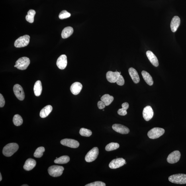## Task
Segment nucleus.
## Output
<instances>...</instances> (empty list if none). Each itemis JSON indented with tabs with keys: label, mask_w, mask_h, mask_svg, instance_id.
Returning <instances> with one entry per match:
<instances>
[{
	"label": "nucleus",
	"mask_w": 186,
	"mask_h": 186,
	"mask_svg": "<svg viewBox=\"0 0 186 186\" xmlns=\"http://www.w3.org/2000/svg\"><path fill=\"white\" fill-rule=\"evenodd\" d=\"M83 88V85L79 82H75L71 86L70 89L71 93L73 95H76L79 94Z\"/></svg>",
	"instance_id": "obj_16"
},
{
	"label": "nucleus",
	"mask_w": 186,
	"mask_h": 186,
	"mask_svg": "<svg viewBox=\"0 0 186 186\" xmlns=\"http://www.w3.org/2000/svg\"><path fill=\"white\" fill-rule=\"evenodd\" d=\"M121 74L118 71H109L106 73V78L110 83H115Z\"/></svg>",
	"instance_id": "obj_14"
},
{
	"label": "nucleus",
	"mask_w": 186,
	"mask_h": 186,
	"mask_svg": "<svg viewBox=\"0 0 186 186\" xmlns=\"http://www.w3.org/2000/svg\"><path fill=\"white\" fill-rule=\"evenodd\" d=\"M70 159V158L68 156H62L56 159L54 161V162L58 164H66L69 162Z\"/></svg>",
	"instance_id": "obj_26"
},
{
	"label": "nucleus",
	"mask_w": 186,
	"mask_h": 186,
	"mask_svg": "<svg viewBox=\"0 0 186 186\" xmlns=\"http://www.w3.org/2000/svg\"><path fill=\"white\" fill-rule=\"evenodd\" d=\"M2 176L1 173H0V181H1L2 180Z\"/></svg>",
	"instance_id": "obj_38"
},
{
	"label": "nucleus",
	"mask_w": 186,
	"mask_h": 186,
	"mask_svg": "<svg viewBox=\"0 0 186 186\" xmlns=\"http://www.w3.org/2000/svg\"><path fill=\"white\" fill-rule=\"evenodd\" d=\"M165 130L163 129L160 128H154L148 132V136L149 138L152 139L158 138L164 134Z\"/></svg>",
	"instance_id": "obj_5"
},
{
	"label": "nucleus",
	"mask_w": 186,
	"mask_h": 186,
	"mask_svg": "<svg viewBox=\"0 0 186 186\" xmlns=\"http://www.w3.org/2000/svg\"><path fill=\"white\" fill-rule=\"evenodd\" d=\"M141 73L143 78L146 82L149 85H152L153 84V81L150 75L145 71H142Z\"/></svg>",
	"instance_id": "obj_24"
},
{
	"label": "nucleus",
	"mask_w": 186,
	"mask_h": 186,
	"mask_svg": "<svg viewBox=\"0 0 186 186\" xmlns=\"http://www.w3.org/2000/svg\"><path fill=\"white\" fill-rule=\"evenodd\" d=\"M146 55L149 60L153 66L156 67L158 66L159 61L156 55L151 51L149 50L147 51Z\"/></svg>",
	"instance_id": "obj_17"
},
{
	"label": "nucleus",
	"mask_w": 186,
	"mask_h": 186,
	"mask_svg": "<svg viewBox=\"0 0 186 186\" xmlns=\"http://www.w3.org/2000/svg\"><path fill=\"white\" fill-rule=\"evenodd\" d=\"M119 146V144L118 143L112 142L107 145L105 149L107 151H113L118 149Z\"/></svg>",
	"instance_id": "obj_30"
},
{
	"label": "nucleus",
	"mask_w": 186,
	"mask_h": 186,
	"mask_svg": "<svg viewBox=\"0 0 186 186\" xmlns=\"http://www.w3.org/2000/svg\"><path fill=\"white\" fill-rule=\"evenodd\" d=\"M13 122L14 125L16 126H19L23 123V120L21 116L19 114H16L14 116Z\"/></svg>",
	"instance_id": "obj_29"
},
{
	"label": "nucleus",
	"mask_w": 186,
	"mask_h": 186,
	"mask_svg": "<svg viewBox=\"0 0 186 186\" xmlns=\"http://www.w3.org/2000/svg\"><path fill=\"white\" fill-rule=\"evenodd\" d=\"M34 95L36 96H39L41 94L42 91V86L41 82L40 81H37L34 84Z\"/></svg>",
	"instance_id": "obj_22"
},
{
	"label": "nucleus",
	"mask_w": 186,
	"mask_h": 186,
	"mask_svg": "<svg viewBox=\"0 0 186 186\" xmlns=\"http://www.w3.org/2000/svg\"><path fill=\"white\" fill-rule=\"evenodd\" d=\"M98 107L99 109H102L105 108L106 105L103 101H99L98 103Z\"/></svg>",
	"instance_id": "obj_37"
},
{
	"label": "nucleus",
	"mask_w": 186,
	"mask_h": 186,
	"mask_svg": "<svg viewBox=\"0 0 186 186\" xmlns=\"http://www.w3.org/2000/svg\"><path fill=\"white\" fill-rule=\"evenodd\" d=\"M61 144L71 148H76L79 146V143L78 141L72 139H65L60 141Z\"/></svg>",
	"instance_id": "obj_10"
},
{
	"label": "nucleus",
	"mask_w": 186,
	"mask_h": 186,
	"mask_svg": "<svg viewBox=\"0 0 186 186\" xmlns=\"http://www.w3.org/2000/svg\"><path fill=\"white\" fill-rule=\"evenodd\" d=\"M79 134L81 136L89 137L92 134V132L90 130L84 128H82L79 131Z\"/></svg>",
	"instance_id": "obj_32"
},
{
	"label": "nucleus",
	"mask_w": 186,
	"mask_h": 186,
	"mask_svg": "<svg viewBox=\"0 0 186 186\" xmlns=\"http://www.w3.org/2000/svg\"><path fill=\"white\" fill-rule=\"evenodd\" d=\"M122 107L121 109H120L118 110V113L120 116H125L127 113L126 110L129 107V104L127 103H124L122 104Z\"/></svg>",
	"instance_id": "obj_28"
},
{
	"label": "nucleus",
	"mask_w": 186,
	"mask_h": 186,
	"mask_svg": "<svg viewBox=\"0 0 186 186\" xmlns=\"http://www.w3.org/2000/svg\"><path fill=\"white\" fill-rule=\"evenodd\" d=\"M36 164V161L34 159L29 158L26 161L24 165V169L25 170L29 171L33 169Z\"/></svg>",
	"instance_id": "obj_19"
},
{
	"label": "nucleus",
	"mask_w": 186,
	"mask_h": 186,
	"mask_svg": "<svg viewBox=\"0 0 186 186\" xmlns=\"http://www.w3.org/2000/svg\"><path fill=\"white\" fill-rule=\"evenodd\" d=\"M28 186V185H22V186Z\"/></svg>",
	"instance_id": "obj_39"
},
{
	"label": "nucleus",
	"mask_w": 186,
	"mask_h": 186,
	"mask_svg": "<svg viewBox=\"0 0 186 186\" xmlns=\"http://www.w3.org/2000/svg\"><path fill=\"white\" fill-rule=\"evenodd\" d=\"M5 101L2 95L0 94V107L2 108L4 106Z\"/></svg>",
	"instance_id": "obj_36"
},
{
	"label": "nucleus",
	"mask_w": 186,
	"mask_h": 186,
	"mask_svg": "<svg viewBox=\"0 0 186 186\" xmlns=\"http://www.w3.org/2000/svg\"><path fill=\"white\" fill-rule=\"evenodd\" d=\"M118 85L122 86L124 84V80L123 77L122 75H120L116 81V82Z\"/></svg>",
	"instance_id": "obj_35"
},
{
	"label": "nucleus",
	"mask_w": 186,
	"mask_h": 186,
	"mask_svg": "<svg viewBox=\"0 0 186 186\" xmlns=\"http://www.w3.org/2000/svg\"><path fill=\"white\" fill-rule=\"evenodd\" d=\"M13 91L14 94L20 101H23L25 97V95L24 90L21 85L19 84H16L13 88Z\"/></svg>",
	"instance_id": "obj_8"
},
{
	"label": "nucleus",
	"mask_w": 186,
	"mask_h": 186,
	"mask_svg": "<svg viewBox=\"0 0 186 186\" xmlns=\"http://www.w3.org/2000/svg\"><path fill=\"white\" fill-rule=\"evenodd\" d=\"M126 161L122 158H118L112 160L109 164V167L111 169H116L126 164Z\"/></svg>",
	"instance_id": "obj_11"
},
{
	"label": "nucleus",
	"mask_w": 186,
	"mask_h": 186,
	"mask_svg": "<svg viewBox=\"0 0 186 186\" xmlns=\"http://www.w3.org/2000/svg\"><path fill=\"white\" fill-rule=\"evenodd\" d=\"M30 36L25 35L20 37L15 41L14 46L16 48H22L27 46L30 42Z\"/></svg>",
	"instance_id": "obj_6"
},
{
	"label": "nucleus",
	"mask_w": 186,
	"mask_h": 186,
	"mask_svg": "<svg viewBox=\"0 0 186 186\" xmlns=\"http://www.w3.org/2000/svg\"><path fill=\"white\" fill-rule=\"evenodd\" d=\"M45 151L44 147H41L37 149L35 152L34 153V156L35 158H40L43 155V153Z\"/></svg>",
	"instance_id": "obj_31"
},
{
	"label": "nucleus",
	"mask_w": 186,
	"mask_h": 186,
	"mask_svg": "<svg viewBox=\"0 0 186 186\" xmlns=\"http://www.w3.org/2000/svg\"><path fill=\"white\" fill-rule=\"evenodd\" d=\"M73 32V28L71 27H67L62 31L61 37L63 39H66L71 36Z\"/></svg>",
	"instance_id": "obj_23"
},
{
	"label": "nucleus",
	"mask_w": 186,
	"mask_h": 186,
	"mask_svg": "<svg viewBox=\"0 0 186 186\" xmlns=\"http://www.w3.org/2000/svg\"><path fill=\"white\" fill-rule=\"evenodd\" d=\"M19 146L17 144L15 143H10L4 147L3 153L6 157H11L17 152Z\"/></svg>",
	"instance_id": "obj_1"
},
{
	"label": "nucleus",
	"mask_w": 186,
	"mask_h": 186,
	"mask_svg": "<svg viewBox=\"0 0 186 186\" xmlns=\"http://www.w3.org/2000/svg\"><path fill=\"white\" fill-rule=\"evenodd\" d=\"M59 69L63 70L66 68L67 65V57L66 55H62L57 59L56 63Z\"/></svg>",
	"instance_id": "obj_15"
},
{
	"label": "nucleus",
	"mask_w": 186,
	"mask_h": 186,
	"mask_svg": "<svg viewBox=\"0 0 186 186\" xmlns=\"http://www.w3.org/2000/svg\"><path fill=\"white\" fill-rule=\"evenodd\" d=\"M180 24V19L177 16H175L171 22L170 27L172 31L175 32L177 31Z\"/></svg>",
	"instance_id": "obj_18"
},
{
	"label": "nucleus",
	"mask_w": 186,
	"mask_h": 186,
	"mask_svg": "<svg viewBox=\"0 0 186 186\" xmlns=\"http://www.w3.org/2000/svg\"><path fill=\"white\" fill-rule=\"evenodd\" d=\"M169 180L171 182L183 185L186 184V175L184 174H178L170 176Z\"/></svg>",
	"instance_id": "obj_2"
},
{
	"label": "nucleus",
	"mask_w": 186,
	"mask_h": 186,
	"mask_svg": "<svg viewBox=\"0 0 186 186\" xmlns=\"http://www.w3.org/2000/svg\"><path fill=\"white\" fill-rule=\"evenodd\" d=\"M101 100L105 104L106 106H108L113 101L114 97L109 94H105L101 97Z\"/></svg>",
	"instance_id": "obj_25"
},
{
	"label": "nucleus",
	"mask_w": 186,
	"mask_h": 186,
	"mask_svg": "<svg viewBox=\"0 0 186 186\" xmlns=\"http://www.w3.org/2000/svg\"><path fill=\"white\" fill-rule=\"evenodd\" d=\"M36 14V11L33 9H30L28 12L27 15L26 16V19L30 23H32L34 22V16Z\"/></svg>",
	"instance_id": "obj_27"
},
{
	"label": "nucleus",
	"mask_w": 186,
	"mask_h": 186,
	"mask_svg": "<svg viewBox=\"0 0 186 186\" xmlns=\"http://www.w3.org/2000/svg\"><path fill=\"white\" fill-rule=\"evenodd\" d=\"M154 115V112L150 106L145 107L143 111V116L144 120L148 121L152 118Z\"/></svg>",
	"instance_id": "obj_12"
},
{
	"label": "nucleus",
	"mask_w": 186,
	"mask_h": 186,
	"mask_svg": "<svg viewBox=\"0 0 186 186\" xmlns=\"http://www.w3.org/2000/svg\"><path fill=\"white\" fill-rule=\"evenodd\" d=\"M70 16L71 14L70 13L64 10V11L60 12L59 14V17L60 19H63L70 17Z\"/></svg>",
	"instance_id": "obj_33"
},
{
	"label": "nucleus",
	"mask_w": 186,
	"mask_h": 186,
	"mask_svg": "<svg viewBox=\"0 0 186 186\" xmlns=\"http://www.w3.org/2000/svg\"><path fill=\"white\" fill-rule=\"evenodd\" d=\"M30 60L27 57H22L16 61V68L20 70H24L27 69L30 64Z\"/></svg>",
	"instance_id": "obj_4"
},
{
	"label": "nucleus",
	"mask_w": 186,
	"mask_h": 186,
	"mask_svg": "<svg viewBox=\"0 0 186 186\" xmlns=\"http://www.w3.org/2000/svg\"><path fill=\"white\" fill-rule=\"evenodd\" d=\"M99 149L97 147H94L87 153L85 159L87 162H91L95 161L99 154Z\"/></svg>",
	"instance_id": "obj_7"
},
{
	"label": "nucleus",
	"mask_w": 186,
	"mask_h": 186,
	"mask_svg": "<svg viewBox=\"0 0 186 186\" xmlns=\"http://www.w3.org/2000/svg\"><path fill=\"white\" fill-rule=\"evenodd\" d=\"M129 73L132 80L135 83H138L139 82L140 79L137 71L135 69L130 68L129 69Z\"/></svg>",
	"instance_id": "obj_20"
},
{
	"label": "nucleus",
	"mask_w": 186,
	"mask_h": 186,
	"mask_svg": "<svg viewBox=\"0 0 186 186\" xmlns=\"http://www.w3.org/2000/svg\"><path fill=\"white\" fill-rule=\"evenodd\" d=\"M181 157V153L179 151H175L169 155L167 159V162L173 164L178 162Z\"/></svg>",
	"instance_id": "obj_9"
},
{
	"label": "nucleus",
	"mask_w": 186,
	"mask_h": 186,
	"mask_svg": "<svg viewBox=\"0 0 186 186\" xmlns=\"http://www.w3.org/2000/svg\"><path fill=\"white\" fill-rule=\"evenodd\" d=\"M64 169V167L59 165H52L49 167L48 172L50 175L52 177H57L60 176Z\"/></svg>",
	"instance_id": "obj_3"
},
{
	"label": "nucleus",
	"mask_w": 186,
	"mask_h": 186,
	"mask_svg": "<svg viewBox=\"0 0 186 186\" xmlns=\"http://www.w3.org/2000/svg\"><path fill=\"white\" fill-rule=\"evenodd\" d=\"M106 184L101 181H96L94 182L87 184L85 186H105Z\"/></svg>",
	"instance_id": "obj_34"
},
{
	"label": "nucleus",
	"mask_w": 186,
	"mask_h": 186,
	"mask_svg": "<svg viewBox=\"0 0 186 186\" xmlns=\"http://www.w3.org/2000/svg\"><path fill=\"white\" fill-rule=\"evenodd\" d=\"M112 128L115 131L122 134H127L130 132L129 129L120 124H114Z\"/></svg>",
	"instance_id": "obj_13"
},
{
	"label": "nucleus",
	"mask_w": 186,
	"mask_h": 186,
	"mask_svg": "<svg viewBox=\"0 0 186 186\" xmlns=\"http://www.w3.org/2000/svg\"><path fill=\"white\" fill-rule=\"evenodd\" d=\"M52 107L51 105H48L45 106L40 111V116L42 118H46L52 111Z\"/></svg>",
	"instance_id": "obj_21"
}]
</instances>
